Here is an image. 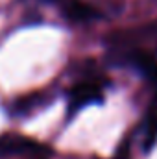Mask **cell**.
I'll return each instance as SVG.
<instances>
[{
	"label": "cell",
	"instance_id": "ba28073f",
	"mask_svg": "<svg viewBox=\"0 0 157 159\" xmlns=\"http://www.w3.org/2000/svg\"><path fill=\"white\" fill-rule=\"evenodd\" d=\"M117 159H128V154H126V156H124V154H122V152H120V156H118Z\"/></svg>",
	"mask_w": 157,
	"mask_h": 159
},
{
	"label": "cell",
	"instance_id": "6da1fadb",
	"mask_svg": "<svg viewBox=\"0 0 157 159\" xmlns=\"http://www.w3.org/2000/svg\"><path fill=\"white\" fill-rule=\"evenodd\" d=\"M157 46V19L120 28L105 37V50H154Z\"/></svg>",
	"mask_w": 157,
	"mask_h": 159
},
{
	"label": "cell",
	"instance_id": "52a82bcc",
	"mask_svg": "<svg viewBox=\"0 0 157 159\" xmlns=\"http://www.w3.org/2000/svg\"><path fill=\"white\" fill-rule=\"evenodd\" d=\"M144 78H148L150 81L157 83V52H155V56H154V59H152V65H150V69H148V72H146Z\"/></svg>",
	"mask_w": 157,
	"mask_h": 159
},
{
	"label": "cell",
	"instance_id": "3957f363",
	"mask_svg": "<svg viewBox=\"0 0 157 159\" xmlns=\"http://www.w3.org/2000/svg\"><path fill=\"white\" fill-rule=\"evenodd\" d=\"M13 156H22L24 159L52 157V150L20 133L0 135V157H13Z\"/></svg>",
	"mask_w": 157,
	"mask_h": 159
},
{
	"label": "cell",
	"instance_id": "8992f818",
	"mask_svg": "<svg viewBox=\"0 0 157 159\" xmlns=\"http://www.w3.org/2000/svg\"><path fill=\"white\" fill-rule=\"evenodd\" d=\"M46 104H48L46 93H32V94L20 96L19 100H15L13 106L9 107V113L15 117H28V115L35 113L37 109L46 107Z\"/></svg>",
	"mask_w": 157,
	"mask_h": 159
},
{
	"label": "cell",
	"instance_id": "277c9868",
	"mask_svg": "<svg viewBox=\"0 0 157 159\" xmlns=\"http://www.w3.org/2000/svg\"><path fill=\"white\" fill-rule=\"evenodd\" d=\"M61 15L69 22H92L100 17L98 7L83 0H67L61 4Z\"/></svg>",
	"mask_w": 157,
	"mask_h": 159
},
{
	"label": "cell",
	"instance_id": "5b68a950",
	"mask_svg": "<svg viewBox=\"0 0 157 159\" xmlns=\"http://www.w3.org/2000/svg\"><path fill=\"white\" fill-rule=\"evenodd\" d=\"M157 143V91L148 106V111L142 119V129H141V146L142 152L148 154Z\"/></svg>",
	"mask_w": 157,
	"mask_h": 159
},
{
	"label": "cell",
	"instance_id": "9c48e42d",
	"mask_svg": "<svg viewBox=\"0 0 157 159\" xmlns=\"http://www.w3.org/2000/svg\"><path fill=\"white\" fill-rule=\"evenodd\" d=\"M46 2H59V4H63V2H67V0H46Z\"/></svg>",
	"mask_w": 157,
	"mask_h": 159
},
{
	"label": "cell",
	"instance_id": "7a4b0ae2",
	"mask_svg": "<svg viewBox=\"0 0 157 159\" xmlns=\"http://www.w3.org/2000/svg\"><path fill=\"white\" fill-rule=\"evenodd\" d=\"M105 78L96 74H83L67 89V117L72 119L76 113L92 104L104 102V87Z\"/></svg>",
	"mask_w": 157,
	"mask_h": 159
}]
</instances>
